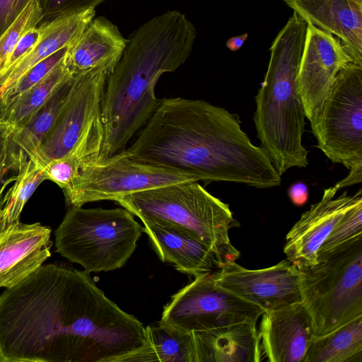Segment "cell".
Segmentation results:
<instances>
[{
  "mask_svg": "<svg viewBox=\"0 0 362 362\" xmlns=\"http://www.w3.org/2000/svg\"><path fill=\"white\" fill-rule=\"evenodd\" d=\"M79 74H69L47 101L23 127L13 129L9 138L10 159L17 171L36 151L71 94Z\"/></svg>",
  "mask_w": 362,
  "mask_h": 362,
  "instance_id": "44dd1931",
  "label": "cell"
},
{
  "mask_svg": "<svg viewBox=\"0 0 362 362\" xmlns=\"http://www.w3.org/2000/svg\"><path fill=\"white\" fill-rule=\"evenodd\" d=\"M211 276L217 286L264 312L300 301L298 269L287 259L259 269L227 262Z\"/></svg>",
  "mask_w": 362,
  "mask_h": 362,
  "instance_id": "7c38bea8",
  "label": "cell"
},
{
  "mask_svg": "<svg viewBox=\"0 0 362 362\" xmlns=\"http://www.w3.org/2000/svg\"><path fill=\"white\" fill-rule=\"evenodd\" d=\"M64 58L37 84L7 105L0 106V119L9 124L13 129L26 124L56 87L71 74L66 66Z\"/></svg>",
  "mask_w": 362,
  "mask_h": 362,
  "instance_id": "d4e9b609",
  "label": "cell"
},
{
  "mask_svg": "<svg viewBox=\"0 0 362 362\" xmlns=\"http://www.w3.org/2000/svg\"><path fill=\"white\" fill-rule=\"evenodd\" d=\"M115 202L143 223L165 225L193 235L213 250L221 265L235 261L240 256L229 238L230 229L237 225L229 205L210 194L197 181L134 192Z\"/></svg>",
  "mask_w": 362,
  "mask_h": 362,
  "instance_id": "5b68a950",
  "label": "cell"
},
{
  "mask_svg": "<svg viewBox=\"0 0 362 362\" xmlns=\"http://www.w3.org/2000/svg\"><path fill=\"white\" fill-rule=\"evenodd\" d=\"M303 362H362V316L323 335H313Z\"/></svg>",
  "mask_w": 362,
  "mask_h": 362,
  "instance_id": "cb8c5ba5",
  "label": "cell"
},
{
  "mask_svg": "<svg viewBox=\"0 0 362 362\" xmlns=\"http://www.w3.org/2000/svg\"><path fill=\"white\" fill-rule=\"evenodd\" d=\"M94 8L42 21V37L35 48L8 72L0 76V92L13 83L38 62L57 51L71 47L95 17Z\"/></svg>",
  "mask_w": 362,
  "mask_h": 362,
  "instance_id": "7402d4cb",
  "label": "cell"
},
{
  "mask_svg": "<svg viewBox=\"0 0 362 362\" xmlns=\"http://www.w3.org/2000/svg\"><path fill=\"white\" fill-rule=\"evenodd\" d=\"M126 39L107 18H93L76 41L69 47L64 58L69 71L79 74L95 69L113 70L126 47Z\"/></svg>",
  "mask_w": 362,
  "mask_h": 362,
  "instance_id": "ac0fdd59",
  "label": "cell"
},
{
  "mask_svg": "<svg viewBox=\"0 0 362 362\" xmlns=\"http://www.w3.org/2000/svg\"><path fill=\"white\" fill-rule=\"evenodd\" d=\"M353 62L334 35L308 23L298 73V85L305 117L313 124L339 71Z\"/></svg>",
  "mask_w": 362,
  "mask_h": 362,
  "instance_id": "4fadbf2b",
  "label": "cell"
},
{
  "mask_svg": "<svg viewBox=\"0 0 362 362\" xmlns=\"http://www.w3.org/2000/svg\"><path fill=\"white\" fill-rule=\"evenodd\" d=\"M31 0H0V36Z\"/></svg>",
  "mask_w": 362,
  "mask_h": 362,
  "instance_id": "d6a6232c",
  "label": "cell"
},
{
  "mask_svg": "<svg viewBox=\"0 0 362 362\" xmlns=\"http://www.w3.org/2000/svg\"><path fill=\"white\" fill-rule=\"evenodd\" d=\"M307 26L293 11L269 48L268 68L255 97L257 137L280 176L308 165L302 144L305 113L297 79Z\"/></svg>",
  "mask_w": 362,
  "mask_h": 362,
  "instance_id": "277c9868",
  "label": "cell"
},
{
  "mask_svg": "<svg viewBox=\"0 0 362 362\" xmlns=\"http://www.w3.org/2000/svg\"><path fill=\"white\" fill-rule=\"evenodd\" d=\"M307 23L335 36L362 66V0H284Z\"/></svg>",
  "mask_w": 362,
  "mask_h": 362,
  "instance_id": "e0dca14e",
  "label": "cell"
},
{
  "mask_svg": "<svg viewBox=\"0 0 362 362\" xmlns=\"http://www.w3.org/2000/svg\"><path fill=\"white\" fill-rule=\"evenodd\" d=\"M109 74L110 72L104 69L79 74L71 94L30 159L43 168L72 151L100 116Z\"/></svg>",
  "mask_w": 362,
  "mask_h": 362,
  "instance_id": "8fae6325",
  "label": "cell"
},
{
  "mask_svg": "<svg viewBox=\"0 0 362 362\" xmlns=\"http://www.w3.org/2000/svg\"><path fill=\"white\" fill-rule=\"evenodd\" d=\"M194 362L190 332L158 322L144 328L142 345L122 356L117 362Z\"/></svg>",
  "mask_w": 362,
  "mask_h": 362,
  "instance_id": "603a6c76",
  "label": "cell"
},
{
  "mask_svg": "<svg viewBox=\"0 0 362 362\" xmlns=\"http://www.w3.org/2000/svg\"><path fill=\"white\" fill-rule=\"evenodd\" d=\"M248 34L247 33L238 36H235L229 38L226 45V47L231 51L235 52L238 50L244 44L247 38Z\"/></svg>",
  "mask_w": 362,
  "mask_h": 362,
  "instance_id": "d590c367",
  "label": "cell"
},
{
  "mask_svg": "<svg viewBox=\"0 0 362 362\" xmlns=\"http://www.w3.org/2000/svg\"><path fill=\"white\" fill-rule=\"evenodd\" d=\"M43 13L37 0H31L0 36V72L4 69L21 38L40 24Z\"/></svg>",
  "mask_w": 362,
  "mask_h": 362,
  "instance_id": "83f0119b",
  "label": "cell"
},
{
  "mask_svg": "<svg viewBox=\"0 0 362 362\" xmlns=\"http://www.w3.org/2000/svg\"><path fill=\"white\" fill-rule=\"evenodd\" d=\"M197 181L191 175L129 157L124 151L85 164L71 186L64 192L67 205L112 200L134 192L173 183Z\"/></svg>",
  "mask_w": 362,
  "mask_h": 362,
  "instance_id": "9c48e42d",
  "label": "cell"
},
{
  "mask_svg": "<svg viewBox=\"0 0 362 362\" xmlns=\"http://www.w3.org/2000/svg\"><path fill=\"white\" fill-rule=\"evenodd\" d=\"M337 192L334 186L325 189L321 199L311 205L286 234L284 253L298 269L318 263L320 247L362 194L361 189L354 195L345 191L336 197Z\"/></svg>",
  "mask_w": 362,
  "mask_h": 362,
  "instance_id": "5bb4252c",
  "label": "cell"
},
{
  "mask_svg": "<svg viewBox=\"0 0 362 362\" xmlns=\"http://www.w3.org/2000/svg\"><path fill=\"white\" fill-rule=\"evenodd\" d=\"M43 35L41 24L29 30L19 40L10 56L4 69L0 72V76L8 72L20 61L28 55L37 45Z\"/></svg>",
  "mask_w": 362,
  "mask_h": 362,
  "instance_id": "4dcf8cb0",
  "label": "cell"
},
{
  "mask_svg": "<svg viewBox=\"0 0 362 362\" xmlns=\"http://www.w3.org/2000/svg\"><path fill=\"white\" fill-rule=\"evenodd\" d=\"M360 239H362V194L320 247L317 262L327 259Z\"/></svg>",
  "mask_w": 362,
  "mask_h": 362,
  "instance_id": "4316f807",
  "label": "cell"
},
{
  "mask_svg": "<svg viewBox=\"0 0 362 362\" xmlns=\"http://www.w3.org/2000/svg\"><path fill=\"white\" fill-rule=\"evenodd\" d=\"M68 47L63 48L38 62L13 83L1 90L0 106L7 105L42 80L64 59Z\"/></svg>",
  "mask_w": 362,
  "mask_h": 362,
  "instance_id": "f1b7e54d",
  "label": "cell"
},
{
  "mask_svg": "<svg viewBox=\"0 0 362 362\" xmlns=\"http://www.w3.org/2000/svg\"><path fill=\"white\" fill-rule=\"evenodd\" d=\"M196 36L193 23L175 10L151 18L129 36L106 80L100 112L103 141L99 160L124 151L147 122L160 100L155 93L158 79L187 61Z\"/></svg>",
  "mask_w": 362,
  "mask_h": 362,
  "instance_id": "3957f363",
  "label": "cell"
},
{
  "mask_svg": "<svg viewBox=\"0 0 362 362\" xmlns=\"http://www.w3.org/2000/svg\"><path fill=\"white\" fill-rule=\"evenodd\" d=\"M144 328L88 273L47 264L0 296V362H117Z\"/></svg>",
  "mask_w": 362,
  "mask_h": 362,
  "instance_id": "6da1fadb",
  "label": "cell"
},
{
  "mask_svg": "<svg viewBox=\"0 0 362 362\" xmlns=\"http://www.w3.org/2000/svg\"><path fill=\"white\" fill-rule=\"evenodd\" d=\"M298 273L300 302L314 335L362 316V239Z\"/></svg>",
  "mask_w": 362,
  "mask_h": 362,
  "instance_id": "52a82bcc",
  "label": "cell"
},
{
  "mask_svg": "<svg viewBox=\"0 0 362 362\" xmlns=\"http://www.w3.org/2000/svg\"><path fill=\"white\" fill-rule=\"evenodd\" d=\"M124 151L133 159L181 171L206 183L268 189L281 182L264 150L242 130L239 117L203 100L160 99Z\"/></svg>",
  "mask_w": 362,
  "mask_h": 362,
  "instance_id": "7a4b0ae2",
  "label": "cell"
},
{
  "mask_svg": "<svg viewBox=\"0 0 362 362\" xmlns=\"http://www.w3.org/2000/svg\"><path fill=\"white\" fill-rule=\"evenodd\" d=\"M43 13L42 21L94 8L107 0H37Z\"/></svg>",
  "mask_w": 362,
  "mask_h": 362,
  "instance_id": "f546056e",
  "label": "cell"
},
{
  "mask_svg": "<svg viewBox=\"0 0 362 362\" xmlns=\"http://www.w3.org/2000/svg\"><path fill=\"white\" fill-rule=\"evenodd\" d=\"M194 362H259L262 347L256 325L239 322L192 332Z\"/></svg>",
  "mask_w": 362,
  "mask_h": 362,
  "instance_id": "d6986e66",
  "label": "cell"
},
{
  "mask_svg": "<svg viewBox=\"0 0 362 362\" xmlns=\"http://www.w3.org/2000/svg\"><path fill=\"white\" fill-rule=\"evenodd\" d=\"M288 196L294 205L303 206L309 198L308 185L303 182L293 183L288 189Z\"/></svg>",
  "mask_w": 362,
  "mask_h": 362,
  "instance_id": "836d02e7",
  "label": "cell"
},
{
  "mask_svg": "<svg viewBox=\"0 0 362 362\" xmlns=\"http://www.w3.org/2000/svg\"><path fill=\"white\" fill-rule=\"evenodd\" d=\"M13 130L12 126L0 119V209L4 206V190L8 184L14 181L16 177L4 182L7 173L13 170L9 156V138Z\"/></svg>",
  "mask_w": 362,
  "mask_h": 362,
  "instance_id": "1f68e13d",
  "label": "cell"
},
{
  "mask_svg": "<svg viewBox=\"0 0 362 362\" xmlns=\"http://www.w3.org/2000/svg\"><path fill=\"white\" fill-rule=\"evenodd\" d=\"M264 310L217 286L206 273L172 296L164 306L161 323L182 332H192L226 325H257Z\"/></svg>",
  "mask_w": 362,
  "mask_h": 362,
  "instance_id": "30bf717a",
  "label": "cell"
},
{
  "mask_svg": "<svg viewBox=\"0 0 362 362\" xmlns=\"http://www.w3.org/2000/svg\"><path fill=\"white\" fill-rule=\"evenodd\" d=\"M258 332L270 362H303L313 335L310 317L300 301L264 312Z\"/></svg>",
  "mask_w": 362,
  "mask_h": 362,
  "instance_id": "9a60e30c",
  "label": "cell"
},
{
  "mask_svg": "<svg viewBox=\"0 0 362 362\" xmlns=\"http://www.w3.org/2000/svg\"><path fill=\"white\" fill-rule=\"evenodd\" d=\"M51 232L40 223L19 221L0 235V288L17 284L51 256Z\"/></svg>",
  "mask_w": 362,
  "mask_h": 362,
  "instance_id": "2e32d148",
  "label": "cell"
},
{
  "mask_svg": "<svg viewBox=\"0 0 362 362\" xmlns=\"http://www.w3.org/2000/svg\"><path fill=\"white\" fill-rule=\"evenodd\" d=\"M310 127L332 162L362 167V66L349 62L339 71Z\"/></svg>",
  "mask_w": 362,
  "mask_h": 362,
  "instance_id": "ba28073f",
  "label": "cell"
},
{
  "mask_svg": "<svg viewBox=\"0 0 362 362\" xmlns=\"http://www.w3.org/2000/svg\"><path fill=\"white\" fill-rule=\"evenodd\" d=\"M0 209V235L19 222L21 211L37 187L46 179L43 168L29 158L21 165Z\"/></svg>",
  "mask_w": 362,
  "mask_h": 362,
  "instance_id": "484cf974",
  "label": "cell"
},
{
  "mask_svg": "<svg viewBox=\"0 0 362 362\" xmlns=\"http://www.w3.org/2000/svg\"><path fill=\"white\" fill-rule=\"evenodd\" d=\"M144 224L143 231L159 258L180 272L195 277L214 272L221 267L213 250L193 235L165 225Z\"/></svg>",
  "mask_w": 362,
  "mask_h": 362,
  "instance_id": "ffe728a7",
  "label": "cell"
},
{
  "mask_svg": "<svg viewBox=\"0 0 362 362\" xmlns=\"http://www.w3.org/2000/svg\"><path fill=\"white\" fill-rule=\"evenodd\" d=\"M143 228L123 208L71 206L54 232L56 251L86 272L122 267L134 252Z\"/></svg>",
  "mask_w": 362,
  "mask_h": 362,
  "instance_id": "8992f818",
  "label": "cell"
},
{
  "mask_svg": "<svg viewBox=\"0 0 362 362\" xmlns=\"http://www.w3.org/2000/svg\"><path fill=\"white\" fill-rule=\"evenodd\" d=\"M362 181V167L354 168L349 170L348 175L343 180L338 182L334 187L339 191V189L361 183Z\"/></svg>",
  "mask_w": 362,
  "mask_h": 362,
  "instance_id": "e575fe53",
  "label": "cell"
}]
</instances>
